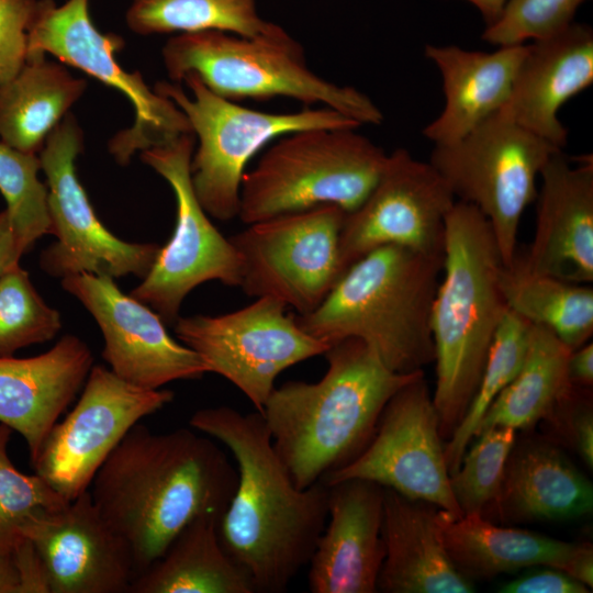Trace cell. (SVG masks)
Masks as SVG:
<instances>
[{
	"label": "cell",
	"mask_w": 593,
	"mask_h": 593,
	"mask_svg": "<svg viewBox=\"0 0 593 593\" xmlns=\"http://www.w3.org/2000/svg\"><path fill=\"white\" fill-rule=\"evenodd\" d=\"M237 479L236 466L211 437L188 428L153 433L137 423L100 467L89 492L130 547L137 575L192 519L221 518Z\"/></svg>",
	"instance_id": "obj_2"
},
{
	"label": "cell",
	"mask_w": 593,
	"mask_h": 593,
	"mask_svg": "<svg viewBox=\"0 0 593 593\" xmlns=\"http://www.w3.org/2000/svg\"><path fill=\"white\" fill-rule=\"evenodd\" d=\"M161 56L172 82L191 74L213 93L233 101L284 97L306 107L322 104L360 125L383 121L367 94L315 74L301 44L276 23L254 36L219 30L177 34L165 43Z\"/></svg>",
	"instance_id": "obj_6"
},
{
	"label": "cell",
	"mask_w": 593,
	"mask_h": 593,
	"mask_svg": "<svg viewBox=\"0 0 593 593\" xmlns=\"http://www.w3.org/2000/svg\"><path fill=\"white\" fill-rule=\"evenodd\" d=\"M527 44L493 53L455 45H427L425 56L443 79L445 105L423 134L434 145L454 143L497 113L506 103Z\"/></svg>",
	"instance_id": "obj_25"
},
{
	"label": "cell",
	"mask_w": 593,
	"mask_h": 593,
	"mask_svg": "<svg viewBox=\"0 0 593 593\" xmlns=\"http://www.w3.org/2000/svg\"><path fill=\"white\" fill-rule=\"evenodd\" d=\"M12 432L0 424V552L9 555L24 539L21 529L29 519L69 503L38 474L15 468L8 454Z\"/></svg>",
	"instance_id": "obj_37"
},
{
	"label": "cell",
	"mask_w": 593,
	"mask_h": 593,
	"mask_svg": "<svg viewBox=\"0 0 593 593\" xmlns=\"http://www.w3.org/2000/svg\"><path fill=\"white\" fill-rule=\"evenodd\" d=\"M82 148V131L68 113L38 153L48 190L51 235L56 237L42 251L40 266L59 279L78 273L113 279L134 275L143 279L160 245L125 242L100 222L77 176L76 160Z\"/></svg>",
	"instance_id": "obj_14"
},
{
	"label": "cell",
	"mask_w": 593,
	"mask_h": 593,
	"mask_svg": "<svg viewBox=\"0 0 593 593\" xmlns=\"http://www.w3.org/2000/svg\"><path fill=\"white\" fill-rule=\"evenodd\" d=\"M501 289L508 310L556 335L570 350L593 334V289L528 270L515 257L501 272Z\"/></svg>",
	"instance_id": "obj_31"
},
{
	"label": "cell",
	"mask_w": 593,
	"mask_h": 593,
	"mask_svg": "<svg viewBox=\"0 0 593 593\" xmlns=\"http://www.w3.org/2000/svg\"><path fill=\"white\" fill-rule=\"evenodd\" d=\"M560 150L497 112L462 138L435 145L428 163L457 201L475 206L488 220L503 264L510 267L523 213L537 195L540 171Z\"/></svg>",
	"instance_id": "obj_9"
},
{
	"label": "cell",
	"mask_w": 593,
	"mask_h": 593,
	"mask_svg": "<svg viewBox=\"0 0 593 593\" xmlns=\"http://www.w3.org/2000/svg\"><path fill=\"white\" fill-rule=\"evenodd\" d=\"M500 586L502 593H588L590 589L564 571L535 566Z\"/></svg>",
	"instance_id": "obj_40"
},
{
	"label": "cell",
	"mask_w": 593,
	"mask_h": 593,
	"mask_svg": "<svg viewBox=\"0 0 593 593\" xmlns=\"http://www.w3.org/2000/svg\"><path fill=\"white\" fill-rule=\"evenodd\" d=\"M24 255L7 209L0 212V277Z\"/></svg>",
	"instance_id": "obj_43"
},
{
	"label": "cell",
	"mask_w": 593,
	"mask_h": 593,
	"mask_svg": "<svg viewBox=\"0 0 593 593\" xmlns=\"http://www.w3.org/2000/svg\"><path fill=\"white\" fill-rule=\"evenodd\" d=\"M29 56L49 54L102 83L121 91L133 104L134 123L109 141V152L119 165L133 155L192 133L183 112L167 97L150 89L137 71H125L114 54L123 38L102 33L89 14V0H38L27 34ZM27 56V57H29Z\"/></svg>",
	"instance_id": "obj_10"
},
{
	"label": "cell",
	"mask_w": 593,
	"mask_h": 593,
	"mask_svg": "<svg viewBox=\"0 0 593 593\" xmlns=\"http://www.w3.org/2000/svg\"><path fill=\"white\" fill-rule=\"evenodd\" d=\"M585 0H507L499 16L486 25L483 41L501 46L551 37L573 22Z\"/></svg>",
	"instance_id": "obj_38"
},
{
	"label": "cell",
	"mask_w": 593,
	"mask_h": 593,
	"mask_svg": "<svg viewBox=\"0 0 593 593\" xmlns=\"http://www.w3.org/2000/svg\"><path fill=\"white\" fill-rule=\"evenodd\" d=\"M195 137L182 134L139 153L171 187L177 204L170 239L131 295L153 309L166 325L175 324L188 293L206 281L239 287L240 261L230 238L212 224L191 181L190 164Z\"/></svg>",
	"instance_id": "obj_12"
},
{
	"label": "cell",
	"mask_w": 593,
	"mask_h": 593,
	"mask_svg": "<svg viewBox=\"0 0 593 593\" xmlns=\"http://www.w3.org/2000/svg\"><path fill=\"white\" fill-rule=\"evenodd\" d=\"M362 479L434 504L454 519L462 513L452 495L439 418L424 373L384 406L366 449L323 483Z\"/></svg>",
	"instance_id": "obj_16"
},
{
	"label": "cell",
	"mask_w": 593,
	"mask_h": 593,
	"mask_svg": "<svg viewBox=\"0 0 593 593\" xmlns=\"http://www.w3.org/2000/svg\"><path fill=\"white\" fill-rule=\"evenodd\" d=\"M443 545L454 566L470 581L549 566L566 572L580 544L538 533L497 526L482 515L451 518L438 510Z\"/></svg>",
	"instance_id": "obj_27"
},
{
	"label": "cell",
	"mask_w": 593,
	"mask_h": 593,
	"mask_svg": "<svg viewBox=\"0 0 593 593\" xmlns=\"http://www.w3.org/2000/svg\"><path fill=\"white\" fill-rule=\"evenodd\" d=\"M182 81L191 96L175 82H158L154 89L186 115L198 141L190 164L193 190L205 212L220 221L238 216L246 166L264 146L295 131L360 126L326 107L264 112L213 93L194 75H187Z\"/></svg>",
	"instance_id": "obj_8"
},
{
	"label": "cell",
	"mask_w": 593,
	"mask_h": 593,
	"mask_svg": "<svg viewBox=\"0 0 593 593\" xmlns=\"http://www.w3.org/2000/svg\"><path fill=\"white\" fill-rule=\"evenodd\" d=\"M125 22L139 35L219 30L254 36L275 24L259 15L256 0H131Z\"/></svg>",
	"instance_id": "obj_32"
},
{
	"label": "cell",
	"mask_w": 593,
	"mask_h": 593,
	"mask_svg": "<svg viewBox=\"0 0 593 593\" xmlns=\"http://www.w3.org/2000/svg\"><path fill=\"white\" fill-rule=\"evenodd\" d=\"M219 521L204 514L187 524L165 552L134 578L128 593H254L247 575L220 542Z\"/></svg>",
	"instance_id": "obj_29"
},
{
	"label": "cell",
	"mask_w": 593,
	"mask_h": 593,
	"mask_svg": "<svg viewBox=\"0 0 593 593\" xmlns=\"http://www.w3.org/2000/svg\"><path fill=\"white\" fill-rule=\"evenodd\" d=\"M534 238L524 266L568 282L593 281V159L553 154L539 175Z\"/></svg>",
	"instance_id": "obj_20"
},
{
	"label": "cell",
	"mask_w": 593,
	"mask_h": 593,
	"mask_svg": "<svg viewBox=\"0 0 593 593\" xmlns=\"http://www.w3.org/2000/svg\"><path fill=\"white\" fill-rule=\"evenodd\" d=\"M45 57L30 55L20 71L0 85V142L25 153L41 152L87 88L86 79Z\"/></svg>",
	"instance_id": "obj_28"
},
{
	"label": "cell",
	"mask_w": 593,
	"mask_h": 593,
	"mask_svg": "<svg viewBox=\"0 0 593 593\" xmlns=\"http://www.w3.org/2000/svg\"><path fill=\"white\" fill-rule=\"evenodd\" d=\"M345 214L336 205H321L248 224L228 237L239 257L242 290L277 299L299 315L314 311L344 275Z\"/></svg>",
	"instance_id": "obj_11"
},
{
	"label": "cell",
	"mask_w": 593,
	"mask_h": 593,
	"mask_svg": "<svg viewBox=\"0 0 593 593\" xmlns=\"http://www.w3.org/2000/svg\"><path fill=\"white\" fill-rule=\"evenodd\" d=\"M473 4L482 16L484 18L486 25L491 24L501 13L505 2L507 0H467Z\"/></svg>",
	"instance_id": "obj_46"
},
{
	"label": "cell",
	"mask_w": 593,
	"mask_h": 593,
	"mask_svg": "<svg viewBox=\"0 0 593 593\" xmlns=\"http://www.w3.org/2000/svg\"><path fill=\"white\" fill-rule=\"evenodd\" d=\"M92 367L90 348L70 334L34 357H0V424L24 438L31 462Z\"/></svg>",
	"instance_id": "obj_23"
},
{
	"label": "cell",
	"mask_w": 593,
	"mask_h": 593,
	"mask_svg": "<svg viewBox=\"0 0 593 593\" xmlns=\"http://www.w3.org/2000/svg\"><path fill=\"white\" fill-rule=\"evenodd\" d=\"M504 267L492 228L473 205L456 201L446 217L444 264L430 312L443 440L460 424L478 388L494 334L508 311Z\"/></svg>",
	"instance_id": "obj_4"
},
{
	"label": "cell",
	"mask_w": 593,
	"mask_h": 593,
	"mask_svg": "<svg viewBox=\"0 0 593 593\" xmlns=\"http://www.w3.org/2000/svg\"><path fill=\"white\" fill-rule=\"evenodd\" d=\"M38 0H0V85L13 78L27 56V34Z\"/></svg>",
	"instance_id": "obj_39"
},
{
	"label": "cell",
	"mask_w": 593,
	"mask_h": 593,
	"mask_svg": "<svg viewBox=\"0 0 593 593\" xmlns=\"http://www.w3.org/2000/svg\"><path fill=\"white\" fill-rule=\"evenodd\" d=\"M286 310L277 299L256 298L226 314L179 316L175 334L200 356L206 372L227 379L261 413L282 371L329 347L302 329Z\"/></svg>",
	"instance_id": "obj_13"
},
{
	"label": "cell",
	"mask_w": 593,
	"mask_h": 593,
	"mask_svg": "<svg viewBox=\"0 0 593 593\" xmlns=\"http://www.w3.org/2000/svg\"><path fill=\"white\" fill-rule=\"evenodd\" d=\"M40 170L38 154L0 142V192L24 254L38 238L52 233L48 190L38 178Z\"/></svg>",
	"instance_id": "obj_34"
},
{
	"label": "cell",
	"mask_w": 593,
	"mask_h": 593,
	"mask_svg": "<svg viewBox=\"0 0 593 593\" xmlns=\"http://www.w3.org/2000/svg\"><path fill=\"white\" fill-rule=\"evenodd\" d=\"M60 328L59 312L46 304L20 264L0 277V357L51 340Z\"/></svg>",
	"instance_id": "obj_36"
},
{
	"label": "cell",
	"mask_w": 593,
	"mask_h": 593,
	"mask_svg": "<svg viewBox=\"0 0 593 593\" xmlns=\"http://www.w3.org/2000/svg\"><path fill=\"white\" fill-rule=\"evenodd\" d=\"M443 264L444 256L379 247L353 264L314 311L295 320L329 346L362 340L394 372L423 371L435 360L430 312Z\"/></svg>",
	"instance_id": "obj_5"
},
{
	"label": "cell",
	"mask_w": 593,
	"mask_h": 593,
	"mask_svg": "<svg viewBox=\"0 0 593 593\" xmlns=\"http://www.w3.org/2000/svg\"><path fill=\"white\" fill-rule=\"evenodd\" d=\"M573 579L586 585L593 586V547L591 544H580L579 548L566 569Z\"/></svg>",
	"instance_id": "obj_44"
},
{
	"label": "cell",
	"mask_w": 593,
	"mask_h": 593,
	"mask_svg": "<svg viewBox=\"0 0 593 593\" xmlns=\"http://www.w3.org/2000/svg\"><path fill=\"white\" fill-rule=\"evenodd\" d=\"M570 351L550 331L532 324L521 369L489 406L475 436L490 427L526 429L549 419L574 387L568 376Z\"/></svg>",
	"instance_id": "obj_30"
},
{
	"label": "cell",
	"mask_w": 593,
	"mask_h": 593,
	"mask_svg": "<svg viewBox=\"0 0 593 593\" xmlns=\"http://www.w3.org/2000/svg\"><path fill=\"white\" fill-rule=\"evenodd\" d=\"M11 555L20 577V593H48L43 564L31 541L24 538Z\"/></svg>",
	"instance_id": "obj_41"
},
{
	"label": "cell",
	"mask_w": 593,
	"mask_h": 593,
	"mask_svg": "<svg viewBox=\"0 0 593 593\" xmlns=\"http://www.w3.org/2000/svg\"><path fill=\"white\" fill-rule=\"evenodd\" d=\"M327 485V522L309 561L312 593H373L385 550L383 486L362 479Z\"/></svg>",
	"instance_id": "obj_21"
},
{
	"label": "cell",
	"mask_w": 593,
	"mask_h": 593,
	"mask_svg": "<svg viewBox=\"0 0 593 593\" xmlns=\"http://www.w3.org/2000/svg\"><path fill=\"white\" fill-rule=\"evenodd\" d=\"M505 522L569 521L591 514V482L550 443L530 439L512 449L493 505Z\"/></svg>",
	"instance_id": "obj_26"
},
{
	"label": "cell",
	"mask_w": 593,
	"mask_h": 593,
	"mask_svg": "<svg viewBox=\"0 0 593 593\" xmlns=\"http://www.w3.org/2000/svg\"><path fill=\"white\" fill-rule=\"evenodd\" d=\"M44 568L48 593H123L136 577L126 541L97 510L89 490L22 527Z\"/></svg>",
	"instance_id": "obj_19"
},
{
	"label": "cell",
	"mask_w": 593,
	"mask_h": 593,
	"mask_svg": "<svg viewBox=\"0 0 593 593\" xmlns=\"http://www.w3.org/2000/svg\"><path fill=\"white\" fill-rule=\"evenodd\" d=\"M167 389L131 384L93 366L75 407L57 422L31 462L66 501L89 490L98 470L128 430L174 400Z\"/></svg>",
	"instance_id": "obj_15"
},
{
	"label": "cell",
	"mask_w": 593,
	"mask_h": 593,
	"mask_svg": "<svg viewBox=\"0 0 593 593\" xmlns=\"http://www.w3.org/2000/svg\"><path fill=\"white\" fill-rule=\"evenodd\" d=\"M438 507L383 488L384 559L377 589L384 593H470L472 581L451 562L443 545Z\"/></svg>",
	"instance_id": "obj_24"
},
{
	"label": "cell",
	"mask_w": 593,
	"mask_h": 593,
	"mask_svg": "<svg viewBox=\"0 0 593 593\" xmlns=\"http://www.w3.org/2000/svg\"><path fill=\"white\" fill-rule=\"evenodd\" d=\"M357 128L284 134L243 176L238 217L251 224L321 205L355 211L377 183L388 154Z\"/></svg>",
	"instance_id": "obj_7"
},
{
	"label": "cell",
	"mask_w": 593,
	"mask_h": 593,
	"mask_svg": "<svg viewBox=\"0 0 593 593\" xmlns=\"http://www.w3.org/2000/svg\"><path fill=\"white\" fill-rule=\"evenodd\" d=\"M324 355L327 370L318 381L276 387L260 413L275 451L301 490L353 462L393 394L424 373L390 370L357 338L334 343Z\"/></svg>",
	"instance_id": "obj_3"
},
{
	"label": "cell",
	"mask_w": 593,
	"mask_h": 593,
	"mask_svg": "<svg viewBox=\"0 0 593 593\" xmlns=\"http://www.w3.org/2000/svg\"><path fill=\"white\" fill-rule=\"evenodd\" d=\"M190 426L221 441L238 473L217 533L254 593H282L309 564L327 522V485L299 489L273 449L262 415L221 405L198 410Z\"/></svg>",
	"instance_id": "obj_1"
},
{
	"label": "cell",
	"mask_w": 593,
	"mask_h": 593,
	"mask_svg": "<svg viewBox=\"0 0 593 593\" xmlns=\"http://www.w3.org/2000/svg\"><path fill=\"white\" fill-rule=\"evenodd\" d=\"M532 324L508 310L501 321L490 345L483 371L460 424L445 446L449 474L460 466L461 459L486 410L514 379L524 361Z\"/></svg>",
	"instance_id": "obj_33"
},
{
	"label": "cell",
	"mask_w": 593,
	"mask_h": 593,
	"mask_svg": "<svg viewBox=\"0 0 593 593\" xmlns=\"http://www.w3.org/2000/svg\"><path fill=\"white\" fill-rule=\"evenodd\" d=\"M570 382L580 388L590 389L593 384V344L588 342L570 351L568 358Z\"/></svg>",
	"instance_id": "obj_42"
},
{
	"label": "cell",
	"mask_w": 593,
	"mask_h": 593,
	"mask_svg": "<svg viewBox=\"0 0 593 593\" xmlns=\"http://www.w3.org/2000/svg\"><path fill=\"white\" fill-rule=\"evenodd\" d=\"M61 287L96 320L104 338L102 357L122 380L155 390L206 373L200 356L174 339L161 317L131 294H124L113 278L71 275L61 279Z\"/></svg>",
	"instance_id": "obj_18"
},
{
	"label": "cell",
	"mask_w": 593,
	"mask_h": 593,
	"mask_svg": "<svg viewBox=\"0 0 593 593\" xmlns=\"http://www.w3.org/2000/svg\"><path fill=\"white\" fill-rule=\"evenodd\" d=\"M0 593H20V577L12 555L0 552Z\"/></svg>",
	"instance_id": "obj_45"
},
{
	"label": "cell",
	"mask_w": 593,
	"mask_h": 593,
	"mask_svg": "<svg viewBox=\"0 0 593 593\" xmlns=\"http://www.w3.org/2000/svg\"><path fill=\"white\" fill-rule=\"evenodd\" d=\"M456 201L428 161L403 148L388 154L368 197L345 214L339 234L344 272L368 253L389 245L444 256L446 217Z\"/></svg>",
	"instance_id": "obj_17"
},
{
	"label": "cell",
	"mask_w": 593,
	"mask_h": 593,
	"mask_svg": "<svg viewBox=\"0 0 593 593\" xmlns=\"http://www.w3.org/2000/svg\"><path fill=\"white\" fill-rule=\"evenodd\" d=\"M515 437L516 430L510 427L481 430L463 454L458 469L449 474L451 492L462 516H483L494 505Z\"/></svg>",
	"instance_id": "obj_35"
},
{
	"label": "cell",
	"mask_w": 593,
	"mask_h": 593,
	"mask_svg": "<svg viewBox=\"0 0 593 593\" xmlns=\"http://www.w3.org/2000/svg\"><path fill=\"white\" fill-rule=\"evenodd\" d=\"M593 82V32L572 23L564 31L527 44L510 97L499 111L562 149L568 133L558 111Z\"/></svg>",
	"instance_id": "obj_22"
}]
</instances>
